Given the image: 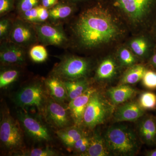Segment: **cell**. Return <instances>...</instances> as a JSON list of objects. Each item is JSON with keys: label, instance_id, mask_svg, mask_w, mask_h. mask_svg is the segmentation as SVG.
<instances>
[{"label": "cell", "instance_id": "6da1fadb", "mask_svg": "<svg viewBox=\"0 0 156 156\" xmlns=\"http://www.w3.org/2000/svg\"><path fill=\"white\" fill-rule=\"evenodd\" d=\"M69 49L96 57L113 51L131 35L126 24L102 0L81 7L66 23Z\"/></svg>", "mask_w": 156, "mask_h": 156}, {"label": "cell", "instance_id": "7a4b0ae2", "mask_svg": "<svg viewBox=\"0 0 156 156\" xmlns=\"http://www.w3.org/2000/svg\"><path fill=\"white\" fill-rule=\"evenodd\" d=\"M126 24L131 35L150 32L156 17V0H102Z\"/></svg>", "mask_w": 156, "mask_h": 156}, {"label": "cell", "instance_id": "3957f363", "mask_svg": "<svg viewBox=\"0 0 156 156\" xmlns=\"http://www.w3.org/2000/svg\"><path fill=\"white\" fill-rule=\"evenodd\" d=\"M95 57L82 56L73 54L62 56L50 73L62 81H73L89 78L94 70Z\"/></svg>", "mask_w": 156, "mask_h": 156}, {"label": "cell", "instance_id": "277c9868", "mask_svg": "<svg viewBox=\"0 0 156 156\" xmlns=\"http://www.w3.org/2000/svg\"><path fill=\"white\" fill-rule=\"evenodd\" d=\"M104 137L111 154L133 156L139 149L136 135L132 130L126 126L110 127Z\"/></svg>", "mask_w": 156, "mask_h": 156}, {"label": "cell", "instance_id": "5b68a950", "mask_svg": "<svg viewBox=\"0 0 156 156\" xmlns=\"http://www.w3.org/2000/svg\"><path fill=\"white\" fill-rule=\"evenodd\" d=\"M113 105L96 90L90 97L84 112L83 124L91 129L103 124L113 113Z\"/></svg>", "mask_w": 156, "mask_h": 156}, {"label": "cell", "instance_id": "8992f818", "mask_svg": "<svg viewBox=\"0 0 156 156\" xmlns=\"http://www.w3.org/2000/svg\"><path fill=\"white\" fill-rule=\"evenodd\" d=\"M0 124V140L5 149L11 152L22 150L23 138L19 124L13 118L9 110L5 108L2 112Z\"/></svg>", "mask_w": 156, "mask_h": 156}, {"label": "cell", "instance_id": "52a82bcc", "mask_svg": "<svg viewBox=\"0 0 156 156\" xmlns=\"http://www.w3.org/2000/svg\"><path fill=\"white\" fill-rule=\"evenodd\" d=\"M37 32L39 44L47 47L56 46L69 49V39L62 24L48 22L34 24Z\"/></svg>", "mask_w": 156, "mask_h": 156}, {"label": "cell", "instance_id": "ba28073f", "mask_svg": "<svg viewBox=\"0 0 156 156\" xmlns=\"http://www.w3.org/2000/svg\"><path fill=\"white\" fill-rule=\"evenodd\" d=\"M44 87L40 82L30 83L24 86L16 93L15 103L20 108H25L34 107L40 112H44L48 100Z\"/></svg>", "mask_w": 156, "mask_h": 156}, {"label": "cell", "instance_id": "9c48e42d", "mask_svg": "<svg viewBox=\"0 0 156 156\" xmlns=\"http://www.w3.org/2000/svg\"><path fill=\"white\" fill-rule=\"evenodd\" d=\"M94 68V80L98 83H110L119 76L124 69L120 66L114 50L98 56Z\"/></svg>", "mask_w": 156, "mask_h": 156}, {"label": "cell", "instance_id": "30bf717a", "mask_svg": "<svg viewBox=\"0 0 156 156\" xmlns=\"http://www.w3.org/2000/svg\"><path fill=\"white\" fill-rule=\"evenodd\" d=\"M9 40L28 50L34 45L39 44L34 24L17 16L13 20Z\"/></svg>", "mask_w": 156, "mask_h": 156}, {"label": "cell", "instance_id": "8fae6325", "mask_svg": "<svg viewBox=\"0 0 156 156\" xmlns=\"http://www.w3.org/2000/svg\"><path fill=\"white\" fill-rule=\"evenodd\" d=\"M43 112L47 122L58 130L72 126L73 119L65 104L48 98Z\"/></svg>", "mask_w": 156, "mask_h": 156}, {"label": "cell", "instance_id": "7c38bea8", "mask_svg": "<svg viewBox=\"0 0 156 156\" xmlns=\"http://www.w3.org/2000/svg\"><path fill=\"white\" fill-rule=\"evenodd\" d=\"M143 63H147L156 47V42L150 32L131 35L124 42Z\"/></svg>", "mask_w": 156, "mask_h": 156}, {"label": "cell", "instance_id": "4fadbf2b", "mask_svg": "<svg viewBox=\"0 0 156 156\" xmlns=\"http://www.w3.org/2000/svg\"><path fill=\"white\" fill-rule=\"evenodd\" d=\"M28 50L6 40L1 42L0 61L2 66L23 67L26 63Z\"/></svg>", "mask_w": 156, "mask_h": 156}, {"label": "cell", "instance_id": "5bb4252c", "mask_svg": "<svg viewBox=\"0 0 156 156\" xmlns=\"http://www.w3.org/2000/svg\"><path fill=\"white\" fill-rule=\"evenodd\" d=\"M17 117L24 131L33 139L46 142L51 140V135L48 128L36 118L22 111L17 112Z\"/></svg>", "mask_w": 156, "mask_h": 156}, {"label": "cell", "instance_id": "9a60e30c", "mask_svg": "<svg viewBox=\"0 0 156 156\" xmlns=\"http://www.w3.org/2000/svg\"><path fill=\"white\" fill-rule=\"evenodd\" d=\"M79 8L72 3L61 0L53 8L49 9L48 22L56 24H62L68 22L79 11Z\"/></svg>", "mask_w": 156, "mask_h": 156}, {"label": "cell", "instance_id": "2e32d148", "mask_svg": "<svg viewBox=\"0 0 156 156\" xmlns=\"http://www.w3.org/2000/svg\"><path fill=\"white\" fill-rule=\"evenodd\" d=\"M96 89L90 87L87 91L75 99L70 101L68 108L74 122L77 126L83 124L84 112L90 97Z\"/></svg>", "mask_w": 156, "mask_h": 156}, {"label": "cell", "instance_id": "e0dca14e", "mask_svg": "<svg viewBox=\"0 0 156 156\" xmlns=\"http://www.w3.org/2000/svg\"><path fill=\"white\" fill-rule=\"evenodd\" d=\"M144 111L139 103L128 102L117 109L115 113V120L117 122H135L143 116Z\"/></svg>", "mask_w": 156, "mask_h": 156}, {"label": "cell", "instance_id": "ac0fdd59", "mask_svg": "<svg viewBox=\"0 0 156 156\" xmlns=\"http://www.w3.org/2000/svg\"><path fill=\"white\" fill-rule=\"evenodd\" d=\"M44 83L50 97L53 99L63 104L66 100H68L65 86L60 79L50 75L44 80Z\"/></svg>", "mask_w": 156, "mask_h": 156}, {"label": "cell", "instance_id": "d6986e66", "mask_svg": "<svg viewBox=\"0 0 156 156\" xmlns=\"http://www.w3.org/2000/svg\"><path fill=\"white\" fill-rule=\"evenodd\" d=\"M140 135L143 142L149 145L156 144V118L153 116L145 117L140 124Z\"/></svg>", "mask_w": 156, "mask_h": 156}, {"label": "cell", "instance_id": "ffe728a7", "mask_svg": "<svg viewBox=\"0 0 156 156\" xmlns=\"http://www.w3.org/2000/svg\"><path fill=\"white\" fill-rule=\"evenodd\" d=\"M136 91L129 85L120 84L108 89L107 94L114 105H119L133 97Z\"/></svg>", "mask_w": 156, "mask_h": 156}, {"label": "cell", "instance_id": "44dd1931", "mask_svg": "<svg viewBox=\"0 0 156 156\" xmlns=\"http://www.w3.org/2000/svg\"><path fill=\"white\" fill-rule=\"evenodd\" d=\"M148 67L146 63L140 62L124 70L120 76V84L131 85L141 81Z\"/></svg>", "mask_w": 156, "mask_h": 156}, {"label": "cell", "instance_id": "7402d4cb", "mask_svg": "<svg viewBox=\"0 0 156 156\" xmlns=\"http://www.w3.org/2000/svg\"><path fill=\"white\" fill-rule=\"evenodd\" d=\"M114 51L119 64L124 70L141 62L124 43L117 46Z\"/></svg>", "mask_w": 156, "mask_h": 156}, {"label": "cell", "instance_id": "603a6c76", "mask_svg": "<svg viewBox=\"0 0 156 156\" xmlns=\"http://www.w3.org/2000/svg\"><path fill=\"white\" fill-rule=\"evenodd\" d=\"M110 154L104 137L95 132L90 137L89 147L83 156H107Z\"/></svg>", "mask_w": 156, "mask_h": 156}, {"label": "cell", "instance_id": "cb8c5ba5", "mask_svg": "<svg viewBox=\"0 0 156 156\" xmlns=\"http://www.w3.org/2000/svg\"><path fill=\"white\" fill-rule=\"evenodd\" d=\"M56 134L65 145L70 148H72L75 143L85 135L80 128L75 126L58 129Z\"/></svg>", "mask_w": 156, "mask_h": 156}, {"label": "cell", "instance_id": "d4e9b609", "mask_svg": "<svg viewBox=\"0 0 156 156\" xmlns=\"http://www.w3.org/2000/svg\"><path fill=\"white\" fill-rule=\"evenodd\" d=\"M63 81L66 88L69 101L83 94L90 88L88 78H83L75 80Z\"/></svg>", "mask_w": 156, "mask_h": 156}, {"label": "cell", "instance_id": "484cf974", "mask_svg": "<svg viewBox=\"0 0 156 156\" xmlns=\"http://www.w3.org/2000/svg\"><path fill=\"white\" fill-rule=\"evenodd\" d=\"M0 72V88L9 87L17 80L20 75L19 66H2Z\"/></svg>", "mask_w": 156, "mask_h": 156}, {"label": "cell", "instance_id": "4316f807", "mask_svg": "<svg viewBox=\"0 0 156 156\" xmlns=\"http://www.w3.org/2000/svg\"><path fill=\"white\" fill-rule=\"evenodd\" d=\"M28 56L34 62L42 63L48 59V51L45 46L40 44H36L29 49Z\"/></svg>", "mask_w": 156, "mask_h": 156}, {"label": "cell", "instance_id": "83f0119b", "mask_svg": "<svg viewBox=\"0 0 156 156\" xmlns=\"http://www.w3.org/2000/svg\"><path fill=\"white\" fill-rule=\"evenodd\" d=\"M139 104L144 110H151L156 108V95L153 92L143 93L139 99Z\"/></svg>", "mask_w": 156, "mask_h": 156}, {"label": "cell", "instance_id": "f1b7e54d", "mask_svg": "<svg viewBox=\"0 0 156 156\" xmlns=\"http://www.w3.org/2000/svg\"><path fill=\"white\" fill-rule=\"evenodd\" d=\"M7 15L1 17L0 20V41L2 42L9 39V36L14 19L8 17Z\"/></svg>", "mask_w": 156, "mask_h": 156}, {"label": "cell", "instance_id": "f546056e", "mask_svg": "<svg viewBox=\"0 0 156 156\" xmlns=\"http://www.w3.org/2000/svg\"><path fill=\"white\" fill-rule=\"evenodd\" d=\"M41 5V0H16L15 11L17 15Z\"/></svg>", "mask_w": 156, "mask_h": 156}, {"label": "cell", "instance_id": "4dcf8cb0", "mask_svg": "<svg viewBox=\"0 0 156 156\" xmlns=\"http://www.w3.org/2000/svg\"><path fill=\"white\" fill-rule=\"evenodd\" d=\"M18 156H55L58 155L56 151L49 147L34 148L24 151L23 153L16 154Z\"/></svg>", "mask_w": 156, "mask_h": 156}, {"label": "cell", "instance_id": "1f68e13d", "mask_svg": "<svg viewBox=\"0 0 156 156\" xmlns=\"http://www.w3.org/2000/svg\"><path fill=\"white\" fill-rule=\"evenodd\" d=\"M143 85L148 89H156V70L148 67L142 80Z\"/></svg>", "mask_w": 156, "mask_h": 156}, {"label": "cell", "instance_id": "d6a6232c", "mask_svg": "<svg viewBox=\"0 0 156 156\" xmlns=\"http://www.w3.org/2000/svg\"><path fill=\"white\" fill-rule=\"evenodd\" d=\"M37 7V6L24 13L17 15V16L23 20L33 24L40 23L38 19Z\"/></svg>", "mask_w": 156, "mask_h": 156}, {"label": "cell", "instance_id": "836d02e7", "mask_svg": "<svg viewBox=\"0 0 156 156\" xmlns=\"http://www.w3.org/2000/svg\"><path fill=\"white\" fill-rule=\"evenodd\" d=\"M89 140L90 137L85 134L75 143L72 148L73 149L77 154L83 156L89 147Z\"/></svg>", "mask_w": 156, "mask_h": 156}, {"label": "cell", "instance_id": "e575fe53", "mask_svg": "<svg viewBox=\"0 0 156 156\" xmlns=\"http://www.w3.org/2000/svg\"><path fill=\"white\" fill-rule=\"evenodd\" d=\"M16 0H0V17L8 15L15 9Z\"/></svg>", "mask_w": 156, "mask_h": 156}, {"label": "cell", "instance_id": "d590c367", "mask_svg": "<svg viewBox=\"0 0 156 156\" xmlns=\"http://www.w3.org/2000/svg\"><path fill=\"white\" fill-rule=\"evenodd\" d=\"M37 9L40 23L47 22L49 17V9H46L41 5L38 6Z\"/></svg>", "mask_w": 156, "mask_h": 156}, {"label": "cell", "instance_id": "8d00e7d4", "mask_svg": "<svg viewBox=\"0 0 156 156\" xmlns=\"http://www.w3.org/2000/svg\"><path fill=\"white\" fill-rule=\"evenodd\" d=\"M77 6L79 9L96 0H63Z\"/></svg>", "mask_w": 156, "mask_h": 156}, {"label": "cell", "instance_id": "74e56055", "mask_svg": "<svg viewBox=\"0 0 156 156\" xmlns=\"http://www.w3.org/2000/svg\"><path fill=\"white\" fill-rule=\"evenodd\" d=\"M59 0H41V5L48 9L53 8L56 5Z\"/></svg>", "mask_w": 156, "mask_h": 156}, {"label": "cell", "instance_id": "f35d334b", "mask_svg": "<svg viewBox=\"0 0 156 156\" xmlns=\"http://www.w3.org/2000/svg\"><path fill=\"white\" fill-rule=\"evenodd\" d=\"M146 63L149 67L156 70V47L153 53Z\"/></svg>", "mask_w": 156, "mask_h": 156}, {"label": "cell", "instance_id": "ab89813d", "mask_svg": "<svg viewBox=\"0 0 156 156\" xmlns=\"http://www.w3.org/2000/svg\"><path fill=\"white\" fill-rule=\"evenodd\" d=\"M150 33L151 34V35L154 38L156 42V17L154 21L152 27L151 28Z\"/></svg>", "mask_w": 156, "mask_h": 156}, {"label": "cell", "instance_id": "60d3db41", "mask_svg": "<svg viewBox=\"0 0 156 156\" xmlns=\"http://www.w3.org/2000/svg\"><path fill=\"white\" fill-rule=\"evenodd\" d=\"M146 156H156V148L152 150L147 151L145 154Z\"/></svg>", "mask_w": 156, "mask_h": 156}]
</instances>
